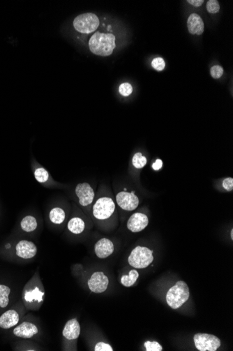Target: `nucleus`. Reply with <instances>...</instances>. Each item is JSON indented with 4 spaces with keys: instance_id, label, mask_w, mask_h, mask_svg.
Listing matches in <instances>:
<instances>
[{
    "instance_id": "obj_7",
    "label": "nucleus",
    "mask_w": 233,
    "mask_h": 351,
    "mask_svg": "<svg viewBox=\"0 0 233 351\" xmlns=\"http://www.w3.org/2000/svg\"><path fill=\"white\" fill-rule=\"evenodd\" d=\"M194 344L199 351H216L221 346V340L213 335L198 333L194 335Z\"/></svg>"
},
{
    "instance_id": "obj_26",
    "label": "nucleus",
    "mask_w": 233,
    "mask_h": 351,
    "mask_svg": "<svg viewBox=\"0 0 233 351\" xmlns=\"http://www.w3.org/2000/svg\"><path fill=\"white\" fill-rule=\"evenodd\" d=\"M144 347H145L147 351H162L163 347L161 346L159 343L157 341H147L144 343Z\"/></svg>"
},
{
    "instance_id": "obj_34",
    "label": "nucleus",
    "mask_w": 233,
    "mask_h": 351,
    "mask_svg": "<svg viewBox=\"0 0 233 351\" xmlns=\"http://www.w3.org/2000/svg\"><path fill=\"white\" fill-rule=\"evenodd\" d=\"M230 236H231V239H232V240H233V229H232V230H231Z\"/></svg>"
},
{
    "instance_id": "obj_22",
    "label": "nucleus",
    "mask_w": 233,
    "mask_h": 351,
    "mask_svg": "<svg viewBox=\"0 0 233 351\" xmlns=\"http://www.w3.org/2000/svg\"><path fill=\"white\" fill-rule=\"evenodd\" d=\"M11 288L7 285L0 284V308L7 307L9 304Z\"/></svg>"
},
{
    "instance_id": "obj_9",
    "label": "nucleus",
    "mask_w": 233,
    "mask_h": 351,
    "mask_svg": "<svg viewBox=\"0 0 233 351\" xmlns=\"http://www.w3.org/2000/svg\"><path fill=\"white\" fill-rule=\"evenodd\" d=\"M109 285V279L103 271H96L88 280L90 290L96 294H101L107 291Z\"/></svg>"
},
{
    "instance_id": "obj_25",
    "label": "nucleus",
    "mask_w": 233,
    "mask_h": 351,
    "mask_svg": "<svg viewBox=\"0 0 233 351\" xmlns=\"http://www.w3.org/2000/svg\"><path fill=\"white\" fill-rule=\"evenodd\" d=\"M207 10L209 13H217L220 10V6L217 0H209L207 3Z\"/></svg>"
},
{
    "instance_id": "obj_16",
    "label": "nucleus",
    "mask_w": 233,
    "mask_h": 351,
    "mask_svg": "<svg viewBox=\"0 0 233 351\" xmlns=\"http://www.w3.org/2000/svg\"><path fill=\"white\" fill-rule=\"evenodd\" d=\"M20 314L16 310H8L0 316V328L9 329L15 327L20 321Z\"/></svg>"
},
{
    "instance_id": "obj_15",
    "label": "nucleus",
    "mask_w": 233,
    "mask_h": 351,
    "mask_svg": "<svg viewBox=\"0 0 233 351\" xmlns=\"http://www.w3.org/2000/svg\"><path fill=\"white\" fill-rule=\"evenodd\" d=\"M80 335V325L77 318H72L65 324L62 331L63 338L67 341H74Z\"/></svg>"
},
{
    "instance_id": "obj_19",
    "label": "nucleus",
    "mask_w": 233,
    "mask_h": 351,
    "mask_svg": "<svg viewBox=\"0 0 233 351\" xmlns=\"http://www.w3.org/2000/svg\"><path fill=\"white\" fill-rule=\"evenodd\" d=\"M50 220L55 225H61L65 220L66 213L61 208H54L49 213Z\"/></svg>"
},
{
    "instance_id": "obj_29",
    "label": "nucleus",
    "mask_w": 233,
    "mask_h": 351,
    "mask_svg": "<svg viewBox=\"0 0 233 351\" xmlns=\"http://www.w3.org/2000/svg\"><path fill=\"white\" fill-rule=\"evenodd\" d=\"M211 76L214 79H219L223 74V68L219 65H215L210 69Z\"/></svg>"
},
{
    "instance_id": "obj_1",
    "label": "nucleus",
    "mask_w": 233,
    "mask_h": 351,
    "mask_svg": "<svg viewBox=\"0 0 233 351\" xmlns=\"http://www.w3.org/2000/svg\"><path fill=\"white\" fill-rule=\"evenodd\" d=\"M45 288L41 282L39 272L36 271L35 274L27 283L23 288V304L27 309L36 311L43 305L45 300Z\"/></svg>"
},
{
    "instance_id": "obj_27",
    "label": "nucleus",
    "mask_w": 233,
    "mask_h": 351,
    "mask_svg": "<svg viewBox=\"0 0 233 351\" xmlns=\"http://www.w3.org/2000/svg\"><path fill=\"white\" fill-rule=\"evenodd\" d=\"M119 92L121 95L127 97L130 96L133 92V87L130 83H124L121 84L119 88Z\"/></svg>"
},
{
    "instance_id": "obj_35",
    "label": "nucleus",
    "mask_w": 233,
    "mask_h": 351,
    "mask_svg": "<svg viewBox=\"0 0 233 351\" xmlns=\"http://www.w3.org/2000/svg\"><path fill=\"white\" fill-rule=\"evenodd\" d=\"M111 26H109V27H108V30H111Z\"/></svg>"
},
{
    "instance_id": "obj_18",
    "label": "nucleus",
    "mask_w": 233,
    "mask_h": 351,
    "mask_svg": "<svg viewBox=\"0 0 233 351\" xmlns=\"http://www.w3.org/2000/svg\"><path fill=\"white\" fill-rule=\"evenodd\" d=\"M70 232L74 234L78 235L83 232L86 229V224L83 219L80 217H75L70 219L67 225Z\"/></svg>"
},
{
    "instance_id": "obj_6",
    "label": "nucleus",
    "mask_w": 233,
    "mask_h": 351,
    "mask_svg": "<svg viewBox=\"0 0 233 351\" xmlns=\"http://www.w3.org/2000/svg\"><path fill=\"white\" fill-rule=\"evenodd\" d=\"M100 21L97 15L92 13H82L74 21V27L76 31L83 34L94 32L99 26Z\"/></svg>"
},
{
    "instance_id": "obj_28",
    "label": "nucleus",
    "mask_w": 233,
    "mask_h": 351,
    "mask_svg": "<svg viewBox=\"0 0 233 351\" xmlns=\"http://www.w3.org/2000/svg\"><path fill=\"white\" fill-rule=\"evenodd\" d=\"M152 66L156 70L162 71L165 67V63L164 60L162 58H157L152 62Z\"/></svg>"
},
{
    "instance_id": "obj_8",
    "label": "nucleus",
    "mask_w": 233,
    "mask_h": 351,
    "mask_svg": "<svg viewBox=\"0 0 233 351\" xmlns=\"http://www.w3.org/2000/svg\"><path fill=\"white\" fill-rule=\"evenodd\" d=\"M76 194L79 199V204L82 208L90 210L93 204L95 193L88 183H80L76 187Z\"/></svg>"
},
{
    "instance_id": "obj_17",
    "label": "nucleus",
    "mask_w": 233,
    "mask_h": 351,
    "mask_svg": "<svg viewBox=\"0 0 233 351\" xmlns=\"http://www.w3.org/2000/svg\"><path fill=\"white\" fill-rule=\"evenodd\" d=\"M188 30L190 34L194 35H201L204 32L203 19L197 13H192L187 20Z\"/></svg>"
},
{
    "instance_id": "obj_5",
    "label": "nucleus",
    "mask_w": 233,
    "mask_h": 351,
    "mask_svg": "<svg viewBox=\"0 0 233 351\" xmlns=\"http://www.w3.org/2000/svg\"><path fill=\"white\" fill-rule=\"evenodd\" d=\"M153 261V251L146 247H136L133 249L128 257L129 264L134 269H145L149 267Z\"/></svg>"
},
{
    "instance_id": "obj_3",
    "label": "nucleus",
    "mask_w": 233,
    "mask_h": 351,
    "mask_svg": "<svg viewBox=\"0 0 233 351\" xmlns=\"http://www.w3.org/2000/svg\"><path fill=\"white\" fill-rule=\"evenodd\" d=\"M116 206L114 200L108 196H102L96 200L92 206V215L94 219L99 223L111 220L114 217Z\"/></svg>"
},
{
    "instance_id": "obj_32",
    "label": "nucleus",
    "mask_w": 233,
    "mask_h": 351,
    "mask_svg": "<svg viewBox=\"0 0 233 351\" xmlns=\"http://www.w3.org/2000/svg\"><path fill=\"white\" fill-rule=\"evenodd\" d=\"M152 169L155 171H159L163 167V161L161 159H157L155 163L152 164Z\"/></svg>"
},
{
    "instance_id": "obj_4",
    "label": "nucleus",
    "mask_w": 233,
    "mask_h": 351,
    "mask_svg": "<svg viewBox=\"0 0 233 351\" xmlns=\"http://www.w3.org/2000/svg\"><path fill=\"white\" fill-rule=\"evenodd\" d=\"M189 297L190 291L188 285L184 281H180L167 291L165 299L167 305L175 310L185 304Z\"/></svg>"
},
{
    "instance_id": "obj_14",
    "label": "nucleus",
    "mask_w": 233,
    "mask_h": 351,
    "mask_svg": "<svg viewBox=\"0 0 233 351\" xmlns=\"http://www.w3.org/2000/svg\"><path fill=\"white\" fill-rule=\"evenodd\" d=\"M13 333L18 338L31 339L38 335V328L35 324L30 322H23L15 327Z\"/></svg>"
},
{
    "instance_id": "obj_23",
    "label": "nucleus",
    "mask_w": 233,
    "mask_h": 351,
    "mask_svg": "<svg viewBox=\"0 0 233 351\" xmlns=\"http://www.w3.org/2000/svg\"><path fill=\"white\" fill-rule=\"evenodd\" d=\"M132 163L136 169H142L147 164V159L141 153H136L133 157Z\"/></svg>"
},
{
    "instance_id": "obj_24",
    "label": "nucleus",
    "mask_w": 233,
    "mask_h": 351,
    "mask_svg": "<svg viewBox=\"0 0 233 351\" xmlns=\"http://www.w3.org/2000/svg\"><path fill=\"white\" fill-rule=\"evenodd\" d=\"M34 177L38 182L44 183L47 182L49 179V174L45 169L39 168V169H36L34 172Z\"/></svg>"
},
{
    "instance_id": "obj_30",
    "label": "nucleus",
    "mask_w": 233,
    "mask_h": 351,
    "mask_svg": "<svg viewBox=\"0 0 233 351\" xmlns=\"http://www.w3.org/2000/svg\"><path fill=\"white\" fill-rule=\"evenodd\" d=\"M95 351H113V347L107 343L101 342L97 343L94 346V350Z\"/></svg>"
},
{
    "instance_id": "obj_2",
    "label": "nucleus",
    "mask_w": 233,
    "mask_h": 351,
    "mask_svg": "<svg viewBox=\"0 0 233 351\" xmlns=\"http://www.w3.org/2000/svg\"><path fill=\"white\" fill-rule=\"evenodd\" d=\"M115 46V36L111 33L96 32L89 41L90 51L100 57H109L113 53Z\"/></svg>"
},
{
    "instance_id": "obj_31",
    "label": "nucleus",
    "mask_w": 233,
    "mask_h": 351,
    "mask_svg": "<svg viewBox=\"0 0 233 351\" xmlns=\"http://www.w3.org/2000/svg\"><path fill=\"white\" fill-rule=\"evenodd\" d=\"M223 187L228 192H231L233 190V179L232 177H227V178L223 179Z\"/></svg>"
},
{
    "instance_id": "obj_10",
    "label": "nucleus",
    "mask_w": 233,
    "mask_h": 351,
    "mask_svg": "<svg viewBox=\"0 0 233 351\" xmlns=\"http://www.w3.org/2000/svg\"><path fill=\"white\" fill-rule=\"evenodd\" d=\"M116 202L122 210L133 211L139 205V198L134 192H120L117 194Z\"/></svg>"
},
{
    "instance_id": "obj_33",
    "label": "nucleus",
    "mask_w": 233,
    "mask_h": 351,
    "mask_svg": "<svg viewBox=\"0 0 233 351\" xmlns=\"http://www.w3.org/2000/svg\"><path fill=\"white\" fill-rule=\"evenodd\" d=\"M187 3L194 7H198L203 5L204 1L203 0H188Z\"/></svg>"
},
{
    "instance_id": "obj_11",
    "label": "nucleus",
    "mask_w": 233,
    "mask_h": 351,
    "mask_svg": "<svg viewBox=\"0 0 233 351\" xmlns=\"http://www.w3.org/2000/svg\"><path fill=\"white\" fill-rule=\"evenodd\" d=\"M149 219L147 216L141 213H136L131 216L127 221L126 227L133 233L140 232L147 227Z\"/></svg>"
},
{
    "instance_id": "obj_21",
    "label": "nucleus",
    "mask_w": 233,
    "mask_h": 351,
    "mask_svg": "<svg viewBox=\"0 0 233 351\" xmlns=\"http://www.w3.org/2000/svg\"><path fill=\"white\" fill-rule=\"evenodd\" d=\"M139 278V273L136 270H131L128 275H122L121 278V284L126 287L133 286Z\"/></svg>"
},
{
    "instance_id": "obj_20",
    "label": "nucleus",
    "mask_w": 233,
    "mask_h": 351,
    "mask_svg": "<svg viewBox=\"0 0 233 351\" xmlns=\"http://www.w3.org/2000/svg\"><path fill=\"white\" fill-rule=\"evenodd\" d=\"M20 227L21 229L26 232H32L37 228V221L33 216L28 215L23 218L21 221Z\"/></svg>"
},
{
    "instance_id": "obj_12",
    "label": "nucleus",
    "mask_w": 233,
    "mask_h": 351,
    "mask_svg": "<svg viewBox=\"0 0 233 351\" xmlns=\"http://www.w3.org/2000/svg\"><path fill=\"white\" fill-rule=\"evenodd\" d=\"M17 256L23 260L34 258L37 253V247L31 241L23 240L18 242L15 247Z\"/></svg>"
},
{
    "instance_id": "obj_13",
    "label": "nucleus",
    "mask_w": 233,
    "mask_h": 351,
    "mask_svg": "<svg viewBox=\"0 0 233 351\" xmlns=\"http://www.w3.org/2000/svg\"><path fill=\"white\" fill-rule=\"evenodd\" d=\"M114 250V244L107 238L100 239L94 246V252L99 259H107L113 254Z\"/></svg>"
}]
</instances>
